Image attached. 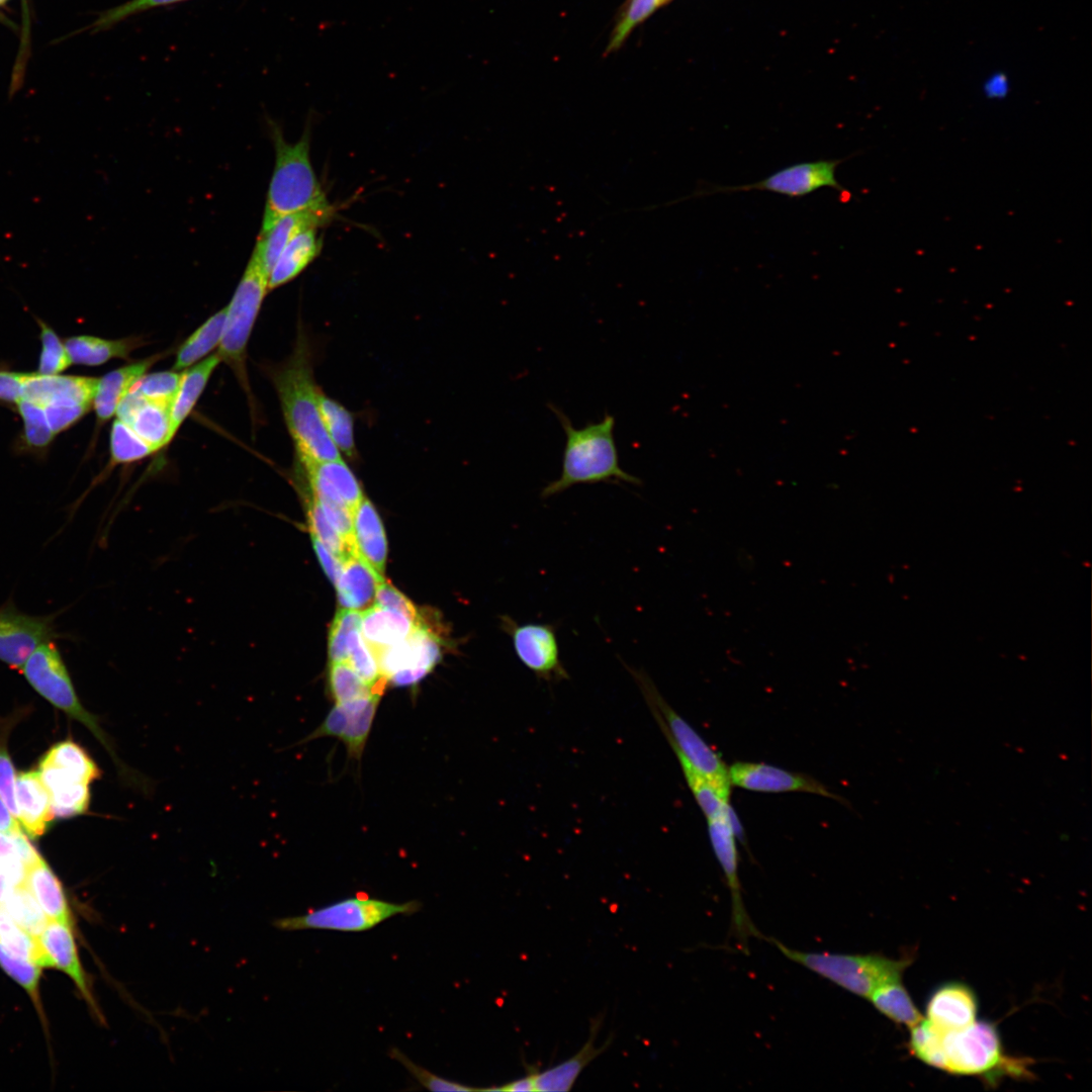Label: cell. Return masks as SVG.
<instances>
[{
	"instance_id": "obj_1",
	"label": "cell",
	"mask_w": 1092,
	"mask_h": 1092,
	"mask_svg": "<svg viewBox=\"0 0 1092 1092\" xmlns=\"http://www.w3.org/2000/svg\"><path fill=\"white\" fill-rule=\"evenodd\" d=\"M307 340L300 334L291 356L275 370L273 381L285 424L293 440L296 456L302 460L328 461L341 453L324 426L320 389L315 385Z\"/></svg>"
},
{
	"instance_id": "obj_2",
	"label": "cell",
	"mask_w": 1092,
	"mask_h": 1092,
	"mask_svg": "<svg viewBox=\"0 0 1092 1092\" xmlns=\"http://www.w3.org/2000/svg\"><path fill=\"white\" fill-rule=\"evenodd\" d=\"M549 408L565 433V447L560 476L544 486L542 498H549L581 483L641 484L640 478L626 472L619 464L614 438L615 419L612 415L606 414L600 422L575 428L559 407L549 404Z\"/></svg>"
},
{
	"instance_id": "obj_3",
	"label": "cell",
	"mask_w": 1092,
	"mask_h": 1092,
	"mask_svg": "<svg viewBox=\"0 0 1092 1092\" xmlns=\"http://www.w3.org/2000/svg\"><path fill=\"white\" fill-rule=\"evenodd\" d=\"M269 124L275 164L259 234L268 231L282 216L330 205L311 164L309 126L298 141L289 143L276 123Z\"/></svg>"
},
{
	"instance_id": "obj_4",
	"label": "cell",
	"mask_w": 1092,
	"mask_h": 1092,
	"mask_svg": "<svg viewBox=\"0 0 1092 1092\" xmlns=\"http://www.w3.org/2000/svg\"><path fill=\"white\" fill-rule=\"evenodd\" d=\"M769 941L788 960L864 999L881 985L901 980L904 971L912 963V959L908 957L895 960L880 953L803 951L790 948L775 938Z\"/></svg>"
},
{
	"instance_id": "obj_5",
	"label": "cell",
	"mask_w": 1092,
	"mask_h": 1092,
	"mask_svg": "<svg viewBox=\"0 0 1092 1092\" xmlns=\"http://www.w3.org/2000/svg\"><path fill=\"white\" fill-rule=\"evenodd\" d=\"M27 682L47 701L89 729L113 758L121 778L140 789L147 785L142 777L117 757L113 744L98 724L97 718L81 704L62 655L54 640L39 645L19 669Z\"/></svg>"
},
{
	"instance_id": "obj_6",
	"label": "cell",
	"mask_w": 1092,
	"mask_h": 1092,
	"mask_svg": "<svg viewBox=\"0 0 1092 1092\" xmlns=\"http://www.w3.org/2000/svg\"><path fill=\"white\" fill-rule=\"evenodd\" d=\"M645 699L676 758H684L718 794L730 800L729 768L722 757L678 715L643 669L626 666Z\"/></svg>"
},
{
	"instance_id": "obj_7",
	"label": "cell",
	"mask_w": 1092,
	"mask_h": 1092,
	"mask_svg": "<svg viewBox=\"0 0 1092 1092\" xmlns=\"http://www.w3.org/2000/svg\"><path fill=\"white\" fill-rule=\"evenodd\" d=\"M942 1046L944 1071L950 1074L982 1077L989 1084L1003 1076L1031 1075L1027 1059L1004 1054L998 1029L989 1021L975 1020L962 1029L945 1032Z\"/></svg>"
},
{
	"instance_id": "obj_8",
	"label": "cell",
	"mask_w": 1092,
	"mask_h": 1092,
	"mask_svg": "<svg viewBox=\"0 0 1092 1092\" xmlns=\"http://www.w3.org/2000/svg\"><path fill=\"white\" fill-rule=\"evenodd\" d=\"M419 901L391 903L368 897H351L313 909L302 915L278 918L273 925L284 931L325 929L362 932L396 915H411L421 909Z\"/></svg>"
},
{
	"instance_id": "obj_9",
	"label": "cell",
	"mask_w": 1092,
	"mask_h": 1092,
	"mask_svg": "<svg viewBox=\"0 0 1092 1092\" xmlns=\"http://www.w3.org/2000/svg\"><path fill=\"white\" fill-rule=\"evenodd\" d=\"M268 291V276L250 258L245 272L226 306L222 338L217 355L238 373L243 374L245 353L253 326Z\"/></svg>"
},
{
	"instance_id": "obj_10",
	"label": "cell",
	"mask_w": 1092,
	"mask_h": 1092,
	"mask_svg": "<svg viewBox=\"0 0 1092 1092\" xmlns=\"http://www.w3.org/2000/svg\"><path fill=\"white\" fill-rule=\"evenodd\" d=\"M842 162V159L801 162L782 168L763 179L749 184L734 186L709 185L696 192L694 196L758 190L781 194L790 198H801L822 188H831L842 193L845 189L836 177V170Z\"/></svg>"
},
{
	"instance_id": "obj_11",
	"label": "cell",
	"mask_w": 1092,
	"mask_h": 1092,
	"mask_svg": "<svg viewBox=\"0 0 1092 1092\" xmlns=\"http://www.w3.org/2000/svg\"><path fill=\"white\" fill-rule=\"evenodd\" d=\"M381 676L393 686H413L424 678L441 657L440 642L425 625L403 640L374 654Z\"/></svg>"
},
{
	"instance_id": "obj_12",
	"label": "cell",
	"mask_w": 1092,
	"mask_h": 1092,
	"mask_svg": "<svg viewBox=\"0 0 1092 1092\" xmlns=\"http://www.w3.org/2000/svg\"><path fill=\"white\" fill-rule=\"evenodd\" d=\"M502 629L512 640L515 653L522 664L538 678L556 682L568 678L559 651L555 625L549 623L517 622L502 616Z\"/></svg>"
},
{
	"instance_id": "obj_13",
	"label": "cell",
	"mask_w": 1092,
	"mask_h": 1092,
	"mask_svg": "<svg viewBox=\"0 0 1092 1092\" xmlns=\"http://www.w3.org/2000/svg\"><path fill=\"white\" fill-rule=\"evenodd\" d=\"M732 808L725 814L707 820L708 832L715 856L726 879L731 897V926L743 951L747 952L750 937L763 938L745 909L738 875V851L735 841Z\"/></svg>"
},
{
	"instance_id": "obj_14",
	"label": "cell",
	"mask_w": 1092,
	"mask_h": 1092,
	"mask_svg": "<svg viewBox=\"0 0 1092 1092\" xmlns=\"http://www.w3.org/2000/svg\"><path fill=\"white\" fill-rule=\"evenodd\" d=\"M55 616H32L13 605L0 607V660L20 669L42 643L57 637Z\"/></svg>"
},
{
	"instance_id": "obj_15",
	"label": "cell",
	"mask_w": 1092,
	"mask_h": 1092,
	"mask_svg": "<svg viewBox=\"0 0 1092 1092\" xmlns=\"http://www.w3.org/2000/svg\"><path fill=\"white\" fill-rule=\"evenodd\" d=\"M72 927L73 924L48 920L41 932L36 936L41 956V968H56L69 976L91 1010L102 1020L88 976L79 958Z\"/></svg>"
},
{
	"instance_id": "obj_16",
	"label": "cell",
	"mask_w": 1092,
	"mask_h": 1092,
	"mask_svg": "<svg viewBox=\"0 0 1092 1092\" xmlns=\"http://www.w3.org/2000/svg\"><path fill=\"white\" fill-rule=\"evenodd\" d=\"M729 768L731 786L760 793L803 792L842 800L816 779L763 762L736 761Z\"/></svg>"
},
{
	"instance_id": "obj_17",
	"label": "cell",
	"mask_w": 1092,
	"mask_h": 1092,
	"mask_svg": "<svg viewBox=\"0 0 1092 1092\" xmlns=\"http://www.w3.org/2000/svg\"><path fill=\"white\" fill-rule=\"evenodd\" d=\"M381 696L375 694L368 698L336 704L323 724L304 741L322 736H335L346 744L350 756L359 758Z\"/></svg>"
},
{
	"instance_id": "obj_18",
	"label": "cell",
	"mask_w": 1092,
	"mask_h": 1092,
	"mask_svg": "<svg viewBox=\"0 0 1092 1092\" xmlns=\"http://www.w3.org/2000/svg\"><path fill=\"white\" fill-rule=\"evenodd\" d=\"M98 378L82 375H44L28 372L20 399L47 405L93 406Z\"/></svg>"
},
{
	"instance_id": "obj_19",
	"label": "cell",
	"mask_w": 1092,
	"mask_h": 1092,
	"mask_svg": "<svg viewBox=\"0 0 1092 1092\" xmlns=\"http://www.w3.org/2000/svg\"><path fill=\"white\" fill-rule=\"evenodd\" d=\"M297 464L308 488L318 499L345 506L354 513L364 497L358 480L342 458L320 462L297 458Z\"/></svg>"
},
{
	"instance_id": "obj_20",
	"label": "cell",
	"mask_w": 1092,
	"mask_h": 1092,
	"mask_svg": "<svg viewBox=\"0 0 1092 1092\" xmlns=\"http://www.w3.org/2000/svg\"><path fill=\"white\" fill-rule=\"evenodd\" d=\"M333 206L308 208L279 218L268 231L259 234L251 255L269 278V274L285 246L298 234L328 223L334 216Z\"/></svg>"
},
{
	"instance_id": "obj_21",
	"label": "cell",
	"mask_w": 1092,
	"mask_h": 1092,
	"mask_svg": "<svg viewBox=\"0 0 1092 1092\" xmlns=\"http://www.w3.org/2000/svg\"><path fill=\"white\" fill-rule=\"evenodd\" d=\"M978 999L968 985L949 982L935 989L926 1004L927 1021L945 1033L962 1029L976 1020Z\"/></svg>"
},
{
	"instance_id": "obj_22",
	"label": "cell",
	"mask_w": 1092,
	"mask_h": 1092,
	"mask_svg": "<svg viewBox=\"0 0 1092 1092\" xmlns=\"http://www.w3.org/2000/svg\"><path fill=\"white\" fill-rule=\"evenodd\" d=\"M603 1022L604 1014L590 1019L587 1040L572 1057L542 1072L535 1070L536 1092L568 1091L572 1088L584 1068L604 1053L613 1040L611 1035L601 1046H596V1038Z\"/></svg>"
},
{
	"instance_id": "obj_23",
	"label": "cell",
	"mask_w": 1092,
	"mask_h": 1092,
	"mask_svg": "<svg viewBox=\"0 0 1092 1092\" xmlns=\"http://www.w3.org/2000/svg\"><path fill=\"white\" fill-rule=\"evenodd\" d=\"M15 797L17 820L25 833L32 839L43 835L55 815L49 791L38 771H21L16 776Z\"/></svg>"
},
{
	"instance_id": "obj_24",
	"label": "cell",
	"mask_w": 1092,
	"mask_h": 1092,
	"mask_svg": "<svg viewBox=\"0 0 1092 1092\" xmlns=\"http://www.w3.org/2000/svg\"><path fill=\"white\" fill-rule=\"evenodd\" d=\"M383 579L358 553L350 555L344 560L335 584L340 605L344 609L360 612L371 608L375 605L376 590Z\"/></svg>"
},
{
	"instance_id": "obj_25",
	"label": "cell",
	"mask_w": 1092,
	"mask_h": 1092,
	"mask_svg": "<svg viewBox=\"0 0 1092 1092\" xmlns=\"http://www.w3.org/2000/svg\"><path fill=\"white\" fill-rule=\"evenodd\" d=\"M41 781L49 791L55 817L69 818L85 814L90 805V785L80 782L61 768L41 760Z\"/></svg>"
},
{
	"instance_id": "obj_26",
	"label": "cell",
	"mask_w": 1092,
	"mask_h": 1092,
	"mask_svg": "<svg viewBox=\"0 0 1092 1092\" xmlns=\"http://www.w3.org/2000/svg\"><path fill=\"white\" fill-rule=\"evenodd\" d=\"M357 553L383 576L387 558V540L381 519L365 496L353 513Z\"/></svg>"
},
{
	"instance_id": "obj_27",
	"label": "cell",
	"mask_w": 1092,
	"mask_h": 1092,
	"mask_svg": "<svg viewBox=\"0 0 1092 1092\" xmlns=\"http://www.w3.org/2000/svg\"><path fill=\"white\" fill-rule=\"evenodd\" d=\"M155 355L132 364L112 370L98 378L93 399L98 423H104L116 414L121 398L129 391L133 383L141 378L160 359Z\"/></svg>"
},
{
	"instance_id": "obj_28",
	"label": "cell",
	"mask_w": 1092,
	"mask_h": 1092,
	"mask_svg": "<svg viewBox=\"0 0 1092 1092\" xmlns=\"http://www.w3.org/2000/svg\"><path fill=\"white\" fill-rule=\"evenodd\" d=\"M418 625L403 614L377 605L362 612L360 632L372 654L410 635Z\"/></svg>"
},
{
	"instance_id": "obj_29",
	"label": "cell",
	"mask_w": 1092,
	"mask_h": 1092,
	"mask_svg": "<svg viewBox=\"0 0 1092 1092\" xmlns=\"http://www.w3.org/2000/svg\"><path fill=\"white\" fill-rule=\"evenodd\" d=\"M25 887L48 920L73 924L72 912L63 886L41 856L28 867Z\"/></svg>"
},
{
	"instance_id": "obj_30",
	"label": "cell",
	"mask_w": 1092,
	"mask_h": 1092,
	"mask_svg": "<svg viewBox=\"0 0 1092 1092\" xmlns=\"http://www.w3.org/2000/svg\"><path fill=\"white\" fill-rule=\"evenodd\" d=\"M323 237L316 228L295 236L283 249L268 278V290L297 277L321 253Z\"/></svg>"
},
{
	"instance_id": "obj_31",
	"label": "cell",
	"mask_w": 1092,
	"mask_h": 1092,
	"mask_svg": "<svg viewBox=\"0 0 1092 1092\" xmlns=\"http://www.w3.org/2000/svg\"><path fill=\"white\" fill-rule=\"evenodd\" d=\"M136 339L108 340L80 335L64 340L72 364L99 366L111 359H126L138 347Z\"/></svg>"
},
{
	"instance_id": "obj_32",
	"label": "cell",
	"mask_w": 1092,
	"mask_h": 1092,
	"mask_svg": "<svg viewBox=\"0 0 1092 1092\" xmlns=\"http://www.w3.org/2000/svg\"><path fill=\"white\" fill-rule=\"evenodd\" d=\"M220 361L219 356L214 354L182 373L180 385L170 411L176 432L191 413Z\"/></svg>"
},
{
	"instance_id": "obj_33",
	"label": "cell",
	"mask_w": 1092,
	"mask_h": 1092,
	"mask_svg": "<svg viewBox=\"0 0 1092 1092\" xmlns=\"http://www.w3.org/2000/svg\"><path fill=\"white\" fill-rule=\"evenodd\" d=\"M170 411V406L146 398L126 425L158 451L176 434Z\"/></svg>"
},
{
	"instance_id": "obj_34",
	"label": "cell",
	"mask_w": 1092,
	"mask_h": 1092,
	"mask_svg": "<svg viewBox=\"0 0 1092 1092\" xmlns=\"http://www.w3.org/2000/svg\"><path fill=\"white\" fill-rule=\"evenodd\" d=\"M874 1008L897 1024L912 1027L923 1019L901 980L878 987L868 998Z\"/></svg>"
},
{
	"instance_id": "obj_35",
	"label": "cell",
	"mask_w": 1092,
	"mask_h": 1092,
	"mask_svg": "<svg viewBox=\"0 0 1092 1092\" xmlns=\"http://www.w3.org/2000/svg\"><path fill=\"white\" fill-rule=\"evenodd\" d=\"M226 306L207 318L179 348L173 369L192 366L219 345L223 334Z\"/></svg>"
},
{
	"instance_id": "obj_36",
	"label": "cell",
	"mask_w": 1092,
	"mask_h": 1092,
	"mask_svg": "<svg viewBox=\"0 0 1092 1092\" xmlns=\"http://www.w3.org/2000/svg\"><path fill=\"white\" fill-rule=\"evenodd\" d=\"M41 760L89 785L101 777V770L93 758L82 746L72 740L55 744Z\"/></svg>"
},
{
	"instance_id": "obj_37",
	"label": "cell",
	"mask_w": 1092,
	"mask_h": 1092,
	"mask_svg": "<svg viewBox=\"0 0 1092 1092\" xmlns=\"http://www.w3.org/2000/svg\"><path fill=\"white\" fill-rule=\"evenodd\" d=\"M318 407L326 431L339 452L354 457L356 448L354 419L351 413L321 390L318 393Z\"/></svg>"
},
{
	"instance_id": "obj_38",
	"label": "cell",
	"mask_w": 1092,
	"mask_h": 1092,
	"mask_svg": "<svg viewBox=\"0 0 1092 1092\" xmlns=\"http://www.w3.org/2000/svg\"><path fill=\"white\" fill-rule=\"evenodd\" d=\"M299 482L304 485L301 486L300 493H302L306 505L310 535L318 539L335 556L343 561L350 555L357 553V551L346 544L337 530L329 522L317 498L312 494L306 482L301 480Z\"/></svg>"
},
{
	"instance_id": "obj_39",
	"label": "cell",
	"mask_w": 1092,
	"mask_h": 1092,
	"mask_svg": "<svg viewBox=\"0 0 1092 1092\" xmlns=\"http://www.w3.org/2000/svg\"><path fill=\"white\" fill-rule=\"evenodd\" d=\"M15 405L23 423L22 446L32 452L46 450L56 435L50 428L42 406L26 399H19Z\"/></svg>"
},
{
	"instance_id": "obj_40",
	"label": "cell",
	"mask_w": 1092,
	"mask_h": 1092,
	"mask_svg": "<svg viewBox=\"0 0 1092 1092\" xmlns=\"http://www.w3.org/2000/svg\"><path fill=\"white\" fill-rule=\"evenodd\" d=\"M156 450L128 425L116 419L110 431V461L113 465L144 459Z\"/></svg>"
},
{
	"instance_id": "obj_41",
	"label": "cell",
	"mask_w": 1092,
	"mask_h": 1092,
	"mask_svg": "<svg viewBox=\"0 0 1092 1092\" xmlns=\"http://www.w3.org/2000/svg\"><path fill=\"white\" fill-rule=\"evenodd\" d=\"M2 906L24 930L34 937L41 932L48 922L25 885L14 887Z\"/></svg>"
},
{
	"instance_id": "obj_42",
	"label": "cell",
	"mask_w": 1092,
	"mask_h": 1092,
	"mask_svg": "<svg viewBox=\"0 0 1092 1092\" xmlns=\"http://www.w3.org/2000/svg\"><path fill=\"white\" fill-rule=\"evenodd\" d=\"M0 967L12 980L26 991L34 1004L35 1009L43 1016L39 996L41 967L30 960L12 953L2 944H0Z\"/></svg>"
},
{
	"instance_id": "obj_43",
	"label": "cell",
	"mask_w": 1092,
	"mask_h": 1092,
	"mask_svg": "<svg viewBox=\"0 0 1092 1092\" xmlns=\"http://www.w3.org/2000/svg\"><path fill=\"white\" fill-rule=\"evenodd\" d=\"M376 693L382 695L387 681L381 676L376 659L361 635L360 629L348 638L345 661Z\"/></svg>"
},
{
	"instance_id": "obj_44",
	"label": "cell",
	"mask_w": 1092,
	"mask_h": 1092,
	"mask_svg": "<svg viewBox=\"0 0 1092 1092\" xmlns=\"http://www.w3.org/2000/svg\"><path fill=\"white\" fill-rule=\"evenodd\" d=\"M329 682L335 704L348 703L379 694L367 685L349 664L343 661L331 662Z\"/></svg>"
},
{
	"instance_id": "obj_45",
	"label": "cell",
	"mask_w": 1092,
	"mask_h": 1092,
	"mask_svg": "<svg viewBox=\"0 0 1092 1092\" xmlns=\"http://www.w3.org/2000/svg\"><path fill=\"white\" fill-rule=\"evenodd\" d=\"M926 1019L911 1027L909 1050L926 1065L944 1071L942 1036Z\"/></svg>"
},
{
	"instance_id": "obj_46",
	"label": "cell",
	"mask_w": 1092,
	"mask_h": 1092,
	"mask_svg": "<svg viewBox=\"0 0 1092 1092\" xmlns=\"http://www.w3.org/2000/svg\"><path fill=\"white\" fill-rule=\"evenodd\" d=\"M0 944L12 953L30 960L41 967V956L36 937L24 930L1 904Z\"/></svg>"
},
{
	"instance_id": "obj_47",
	"label": "cell",
	"mask_w": 1092,
	"mask_h": 1092,
	"mask_svg": "<svg viewBox=\"0 0 1092 1092\" xmlns=\"http://www.w3.org/2000/svg\"><path fill=\"white\" fill-rule=\"evenodd\" d=\"M36 322L41 343L37 372L44 375L61 374L72 365L65 343L41 318L36 317Z\"/></svg>"
},
{
	"instance_id": "obj_48",
	"label": "cell",
	"mask_w": 1092,
	"mask_h": 1092,
	"mask_svg": "<svg viewBox=\"0 0 1092 1092\" xmlns=\"http://www.w3.org/2000/svg\"><path fill=\"white\" fill-rule=\"evenodd\" d=\"M182 373L164 371L144 374L130 389L138 391L149 400L172 406L176 397Z\"/></svg>"
},
{
	"instance_id": "obj_49",
	"label": "cell",
	"mask_w": 1092,
	"mask_h": 1092,
	"mask_svg": "<svg viewBox=\"0 0 1092 1092\" xmlns=\"http://www.w3.org/2000/svg\"><path fill=\"white\" fill-rule=\"evenodd\" d=\"M362 612L342 609L336 614L329 637L331 662L345 661L349 636L360 629Z\"/></svg>"
},
{
	"instance_id": "obj_50",
	"label": "cell",
	"mask_w": 1092,
	"mask_h": 1092,
	"mask_svg": "<svg viewBox=\"0 0 1092 1092\" xmlns=\"http://www.w3.org/2000/svg\"><path fill=\"white\" fill-rule=\"evenodd\" d=\"M666 1L668 0H629L614 30L606 53L617 50L638 23Z\"/></svg>"
},
{
	"instance_id": "obj_51",
	"label": "cell",
	"mask_w": 1092,
	"mask_h": 1092,
	"mask_svg": "<svg viewBox=\"0 0 1092 1092\" xmlns=\"http://www.w3.org/2000/svg\"><path fill=\"white\" fill-rule=\"evenodd\" d=\"M390 1057L400 1063L408 1073L426 1089L431 1091H481V1088L470 1087L458 1082L442 1078L429 1070L413 1062L406 1055L396 1048L389 1051Z\"/></svg>"
},
{
	"instance_id": "obj_52",
	"label": "cell",
	"mask_w": 1092,
	"mask_h": 1092,
	"mask_svg": "<svg viewBox=\"0 0 1092 1092\" xmlns=\"http://www.w3.org/2000/svg\"><path fill=\"white\" fill-rule=\"evenodd\" d=\"M187 0H128L104 12L94 23L96 29L108 28L136 14Z\"/></svg>"
},
{
	"instance_id": "obj_53",
	"label": "cell",
	"mask_w": 1092,
	"mask_h": 1092,
	"mask_svg": "<svg viewBox=\"0 0 1092 1092\" xmlns=\"http://www.w3.org/2000/svg\"><path fill=\"white\" fill-rule=\"evenodd\" d=\"M375 605L395 610L413 620L418 626L424 625L415 605L385 579L377 587Z\"/></svg>"
},
{
	"instance_id": "obj_54",
	"label": "cell",
	"mask_w": 1092,
	"mask_h": 1092,
	"mask_svg": "<svg viewBox=\"0 0 1092 1092\" xmlns=\"http://www.w3.org/2000/svg\"><path fill=\"white\" fill-rule=\"evenodd\" d=\"M15 790L16 774L14 766L6 748L0 745V797L12 816L17 820L18 809Z\"/></svg>"
},
{
	"instance_id": "obj_55",
	"label": "cell",
	"mask_w": 1092,
	"mask_h": 1092,
	"mask_svg": "<svg viewBox=\"0 0 1092 1092\" xmlns=\"http://www.w3.org/2000/svg\"><path fill=\"white\" fill-rule=\"evenodd\" d=\"M28 372L0 370V402L15 404Z\"/></svg>"
},
{
	"instance_id": "obj_56",
	"label": "cell",
	"mask_w": 1092,
	"mask_h": 1092,
	"mask_svg": "<svg viewBox=\"0 0 1092 1092\" xmlns=\"http://www.w3.org/2000/svg\"><path fill=\"white\" fill-rule=\"evenodd\" d=\"M311 536V535H310ZM317 559L330 580L336 584L343 568V560L335 556L318 539L311 536Z\"/></svg>"
},
{
	"instance_id": "obj_57",
	"label": "cell",
	"mask_w": 1092,
	"mask_h": 1092,
	"mask_svg": "<svg viewBox=\"0 0 1092 1092\" xmlns=\"http://www.w3.org/2000/svg\"><path fill=\"white\" fill-rule=\"evenodd\" d=\"M1009 88V80L1002 72L993 73L983 84L985 96L991 99H1003L1008 94Z\"/></svg>"
},
{
	"instance_id": "obj_58",
	"label": "cell",
	"mask_w": 1092,
	"mask_h": 1092,
	"mask_svg": "<svg viewBox=\"0 0 1092 1092\" xmlns=\"http://www.w3.org/2000/svg\"><path fill=\"white\" fill-rule=\"evenodd\" d=\"M533 1067H529L527 1074L521 1078L505 1083L499 1087L481 1088V1091H505V1092H532L535 1091Z\"/></svg>"
},
{
	"instance_id": "obj_59",
	"label": "cell",
	"mask_w": 1092,
	"mask_h": 1092,
	"mask_svg": "<svg viewBox=\"0 0 1092 1092\" xmlns=\"http://www.w3.org/2000/svg\"><path fill=\"white\" fill-rule=\"evenodd\" d=\"M0 832L7 835L23 833L19 822L12 816L0 797Z\"/></svg>"
},
{
	"instance_id": "obj_60",
	"label": "cell",
	"mask_w": 1092,
	"mask_h": 1092,
	"mask_svg": "<svg viewBox=\"0 0 1092 1092\" xmlns=\"http://www.w3.org/2000/svg\"><path fill=\"white\" fill-rule=\"evenodd\" d=\"M13 888L5 881L0 874V904L2 905L6 900L8 894Z\"/></svg>"
}]
</instances>
